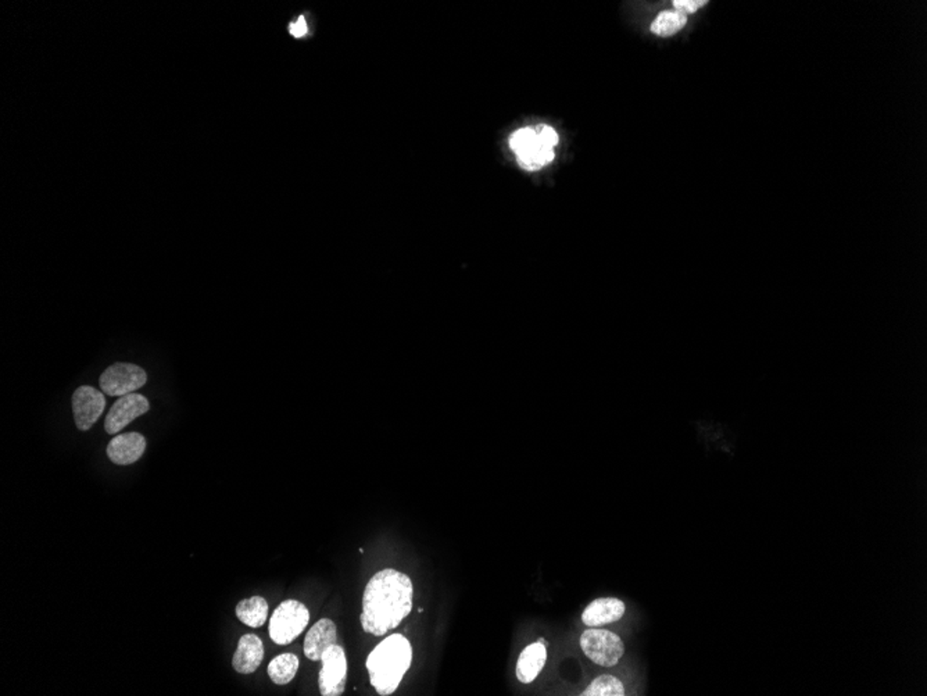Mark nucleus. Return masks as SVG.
Wrapping results in <instances>:
<instances>
[{
    "label": "nucleus",
    "instance_id": "f257e3e1",
    "mask_svg": "<svg viewBox=\"0 0 927 696\" xmlns=\"http://www.w3.org/2000/svg\"><path fill=\"white\" fill-rule=\"evenodd\" d=\"M412 596L414 586L409 576L394 569L378 571L362 595V630L382 636L396 628L411 613Z\"/></svg>",
    "mask_w": 927,
    "mask_h": 696
},
{
    "label": "nucleus",
    "instance_id": "f03ea898",
    "mask_svg": "<svg viewBox=\"0 0 927 696\" xmlns=\"http://www.w3.org/2000/svg\"><path fill=\"white\" fill-rule=\"evenodd\" d=\"M411 660V643L402 634L389 635L375 646L365 662L375 691L382 696L392 695L409 671Z\"/></svg>",
    "mask_w": 927,
    "mask_h": 696
},
{
    "label": "nucleus",
    "instance_id": "7ed1b4c3",
    "mask_svg": "<svg viewBox=\"0 0 927 696\" xmlns=\"http://www.w3.org/2000/svg\"><path fill=\"white\" fill-rule=\"evenodd\" d=\"M310 621V611L302 602L288 599L282 602L271 616V640L277 645H289L305 630Z\"/></svg>",
    "mask_w": 927,
    "mask_h": 696
},
{
    "label": "nucleus",
    "instance_id": "20e7f679",
    "mask_svg": "<svg viewBox=\"0 0 927 696\" xmlns=\"http://www.w3.org/2000/svg\"><path fill=\"white\" fill-rule=\"evenodd\" d=\"M581 648L591 662L603 667H614L625 655V645L620 636L600 628H590L581 634Z\"/></svg>",
    "mask_w": 927,
    "mask_h": 696
},
{
    "label": "nucleus",
    "instance_id": "39448f33",
    "mask_svg": "<svg viewBox=\"0 0 927 696\" xmlns=\"http://www.w3.org/2000/svg\"><path fill=\"white\" fill-rule=\"evenodd\" d=\"M148 374L145 370L133 363H114L102 373L101 389L109 397H124L145 387Z\"/></svg>",
    "mask_w": 927,
    "mask_h": 696
},
{
    "label": "nucleus",
    "instance_id": "423d86ee",
    "mask_svg": "<svg viewBox=\"0 0 927 696\" xmlns=\"http://www.w3.org/2000/svg\"><path fill=\"white\" fill-rule=\"evenodd\" d=\"M322 668L318 675V685L322 696H340L345 692L347 681V659L342 646L335 645L321 656Z\"/></svg>",
    "mask_w": 927,
    "mask_h": 696
},
{
    "label": "nucleus",
    "instance_id": "0eeeda50",
    "mask_svg": "<svg viewBox=\"0 0 927 696\" xmlns=\"http://www.w3.org/2000/svg\"><path fill=\"white\" fill-rule=\"evenodd\" d=\"M150 410V404L143 395L128 394L120 397L111 409L107 413L104 420V430L107 434H118L121 430L126 429L128 424L143 416Z\"/></svg>",
    "mask_w": 927,
    "mask_h": 696
},
{
    "label": "nucleus",
    "instance_id": "6e6552de",
    "mask_svg": "<svg viewBox=\"0 0 927 696\" xmlns=\"http://www.w3.org/2000/svg\"><path fill=\"white\" fill-rule=\"evenodd\" d=\"M106 407L103 392L91 385H82L73 395V413L76 426L81 431H88L98 422Z\"/></svg>",
    "mask_w": 927,
    "mask_h": 696
},
{
    "label": "nucleus",
    "instance_id": "1a4fd4ad",
    "mask_svg": "<svg viewBox=\"0 0 927 696\" xmlns=\"http://www.w3.org/2000/svg\"><path fill=\"white\" fill-rule=\"evenodd\" d=\"M146 449V439L138 432H128L114 437L107 445V456L118 466H129L143 456Z\"/></svg>",
    "mask_w": 927,
    "mask_h": 696
},
{
    "label": "nucleus",
    "instance_id": "9d476101",
    "mask_svg": "<svg viewBox=\"0 0 927 696\" xmlns=\"http://www.w3.org/2000/svg\"><path fill=\"white\" fill-rule=\"evenodd\" d=\"M337 641V624L330 618H321L308 630L305 640V655L308 660L320 662L321 656Z\"/></svg>",
    "mask_w": 927,
    "mask_h": 696
},
{
    "label": "nucleus",
    "instance_id": "9b49d317",
    "mask_svg": "<svg viewBox=\"0 0 927 696\" xmlns=\"http://www.w3.org/2000/svg\"><path fill=\"white\" fill-rule=\"evenodd\" d=\"M263 659H264L263 641L255 634H246V635L240 636L232 658L233 668L240 675H252L260 667Z\"/></svg>",
    "mask_w": 927,
    "mask_h": 696
},
{
    "label": "nucleus",
    "instance_id": "f8f14e48",
    "mask_svg": "<svg viewBox=\"0 0 927 696\" xmlns=\"http://www.w3.org/2000/svg\"><path fill=\"white\" fill-rule=\"evenodd\" d=\"M625 603L616 598H598L586 606L581 621L588 627H600L606 624L620 621L625 615Z\"/></svg>",
    "mask_w": 927,
    "mask_h": 696
},
{
    "label": "nucleus",
    "instance_id": "ddd939ff",
    "mask_svg": "<svg viewBox=\"0 0 927 696\" xmlns=\"http://www.w3.org/2000/svg\"><path fill=\"white\" fill-rule=\"evenodd\" d=\"M546 660H548V649H546L544 643L538 641V643L526 646L522 651L521 655H519L518 662H516V678H518L519 683H533L538 678V676L541 675V671L543 670Z\"/></svg>",
    "mask_w": 927,
    "mask_h": 696
},
{
    "label": "nucleus",
    "instance_id": "4468645a",
    "mask_svg": "<svg viewBox=\"0 0 927 696\" xmlns=\"http://www.w3.org/2000/svg\"><path fill=\"white\" fill-rule=\"evenodd\" d=\"M236 618L252 628L264 626L268 616V603L263 596L243 599L236 605Z\"/></svg>",
    "mask_w": 927,
    "mask_h": 696
},
{
    "label": "nucleus",
    "instance_id": "2eb2a0df",
    "mask_svg": "<svg viewBox=\"0 0 927 696\" xmlns=\"http://www.w3.org/2000/svg\"><path fill=\"white\" fill-rule=\"evenodd\" d=\"M299 658L293 653H282L271 660L268 665V676L277 685H287L297 675Z\"/></svg>",
    "mask_w": 927,
    "mask_h": 696
},
{
    "label": "nucleus",
    "instance_id": "dca6fc26",
    "mask_svg": "<svg viewBox=\"0 0 927 696\" xmlns=\"http://www.w3.org/2000/svg\"><path fill=\"white\" fill-rule=\"evenodd\" d=\"M687 24V17L676 10H665L651 24V32L658 37H671Z\"/></svg>",
    "mask_w": 927,
    "mask_h": 696
},
{
    "label": "nucleus",
    "instance_id": "f3484780",
    "mask_svg": "<svg viewBox=\"0 0 927 696\" xmlns=\"http://www.w3.org/2000/svg\"><path fill=\"white\" fill-rule=\"evenodd\" d=\"M583 696H623L625 687L622 681L611 675H603L594 678L590 685L581 693Z\"/></svg>",
    "mask_w": 927,
    "mask_h": 696
},
{
    "label": "nucleus",
    "instance_id": "a211bd4d",
    "mask_svg": "<svg viewBox=\"0 0 927 696\" xmlns=\"http://www.w3.org/2000/svg\"><path fill=\"white\" fill-rule=\"evenodd\" d=\"M288 32L295 39H305L310 37V24H308L307 16L300 14L292 20L288 26Z\"/></svg>",
    "mask_w": 927,
    "mask_h": 696
},
{
    "label": "nucleus",
    "instance_id": "6ab92c4d",
    "mask_svg": "<svg viewBox=\"0 0 927 696\" xmlns=\"http://www.w3.org/2000/svg\"><path fill=\"white\" fill-rule=\"evenodd\" d=\"M672 4L676 12H679L683 16H687V14L695 13L701 7H704L707 0H673Z\"/></svg>",
    "mask_w": 927,
    "mask_h": 696
},
{
    "label": "nucleus",
    "instance_id": "aec40b11",
    "mask_svg": "<svg viewBox=\"0 0 927 696\" xmlns=\"http://www.w3.org/2000/svg\"><path fill=\"white\" fill-rule=\"evenodd\" d=\"M533 128L538 133L541 145L553 149L558 143V134L556 133V129L549 126H538Z\"/></svg>",
    "mask_w": 927,
    "mask_h": 696
}]
</instances>
